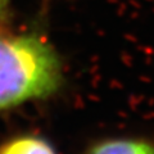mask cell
<instances>
[{"instance_id":"1","label":"cell","mask_w":154,"mask_h":154,"mask_svg":"<svg viewBox=\"0 0 154 154\" xmlns=\"http://www.w3.org/2000/svg\"><path fill=\"white\" fill-rule=\"evenodd\" d=\"M63 82L57 50L38 33H0V112L54 95Z\"/></svg>"},{"instance_id":"2","label":"cell","mask_w":154,"mask_h":154,"mask_svg":"<svg viewBox=\"0 0 154 154\" xmlns=\"http://www.w3.org/2000/svg\"><path fill=\"white\" fill-rule=\"evenodd\" d=\"M85 154H154V145L143 139L117 137L94 144Z\"/></svg>"},{"instance_id":"3","label":"cell","mask_w":154,"mask_h":154,"mask_svg":"<svg viewBox=\"0 0 154 154\" xmlns=\"http://www.w3.org/2000/svg\"><path fill=\"white\" fill-rule=\"evenodd\" d=\"M0 154H57L55 149L44 137L21 135L0 145Z\"/></svg>"},{"instance_id":"4","label":"cell","mask_w":154,"mask_h":154,"mask_svg":"<svg viewBox=\"0 0 154 154\" xmlns=\"http://www.w3.org/2000/svg\"><path fill=\"white\" fill-rule=\"evenodd\" d=\"M9 3H11V0H0V28L3 27V25L8 19L9 11H11Z\"/></svg>"}]
</instances>
